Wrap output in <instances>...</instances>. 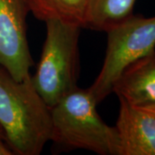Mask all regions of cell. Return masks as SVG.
Masks as SVG:
<instances>
[{
    "instance_id": "cell-1",
    "label": "cell",
    "mask_w": 155,
    "mask_h": 155,
    "mask_svg": "<svg viewBox=\"0 0 155 155\" xmlns=\"http://www.w3.org/2000/svg\"><path fill=\"white\" fill-rule=\"evenodd\" d=\"M0 126L14 154L38 155L52 139L51 107L31 76L18 81L0 66Z\"/></svg>"
},
{
    "instance_id": "cell-2",
    "label": "cell",
    "mask_w": 155,
    "mask_h": 155,
    "mask_svg": "<svg viewBox=\"0 0 155 155\" xmlns=\"http://www.w3.org/2000/svg\"><path fill=\"white\" fill-rule=\"evenodd\" d=\"M90 89L78 86L51 107L52 139L70 149H84L99 155H121L116 126L100 117Z\"/></svg>"
},
{
    "instance_id": "cell-3",
    "label": "cell",
    "mask_w": 155,
    "mask_h": 155,
    "mask_svg": "<svg viewBox=\"0 0 155 155\" xmlns=\"http://www.w3.org/2000/svg\"><path fill=\"white\" fill-rule=\"evenodd\" d=\"M47 35L34 76L35 88L49 107L78 87L81 27L59 20L45 22Z\"/></svg>"
},
{
    "instance_id": "cell-4",
    "label": "cell",
    "mask_w": 155,
    "mask_h": 155,
    "mask_svg": "<svg viewBox=\"0 0 155 155\" xmlns=\"http://www.w3.org/2000/svg\"><path fill=\"white\" fill-rule=\"evenodd\" d=\"M102 69L90 87L97 104L113 92L127 67L155 51V17L134 15L110 28Z\"/></svg>"
},
{
    "instance_id": "cell-5",
    "label": "cell",
    "mask_w": 155,
    "mask_h": 155,
    "mask_svg": "<svg viewBox=\"0 0 155 155\" xmlns=\"http://www.w3.org/2000/svg\"><path fill=\"white\" fill-rule=\"evenodd\" d=\"M26 0H0V66L18 81L27 78L34 62L30 54Z\"/></svg>"
},
{
    "instance_id": "cell-6",
    "label": "cell",
    "mask_w": 155,
    "mask_h": 155,
    "mask_svg": "<svg viewBox=\"0 0 155 155\" xmlns=\"http://www.w3.org/2000/svg\"><path fill=\"white\" fill-rule=\"evenodd\" d=\"M119 115L116 127L121 155H155V115L118 97Z\"/></svg>"
},
{
    "instance_id": "cell-7",
    "label": "cell",
    "mask_w": 155,
    "mask_h": 155,
    "mask_svg": "<svg viewBox=\"0 0 155 155\" xmlns=\"http://www.w3.org/2000/svg\"><path fill=\"white\" fill-rule=\"evenodd\" d=\"M113 92L132 105L155 104V51L127 67L116 81Z\"/></svg>"
},
{
    "instance_id": "cell-8",
    "label": "cell",
    "mask_w": 155,
    "mask_h": 155,
    "mask_svg": "<svg viewBox=\"0 0 155 155\" xmlns=\"http://www.w3.org/2000/svg\"><path fill=\"white\" fill-rule=\"evenodd\" d=\"M136 0H88L83 28L106 32L134 14Z\"/></svg>"
},
{
    "instance_id": "cell-9",
    "label": "cell",
    "mask_w": 155,
    "mask_h": 155,
    "mask_svg": "<svg viewBox=\"0 0 155 155\" xmlns=\"http://www.w3.org/2000/svg\"><path fill=\"white\" fill-rule=\"evenodd\" d=\"M29 12L40 21L59 20L83 28L88 0H26Z\"/></svg>"
},
{
    "instance_id": "cell-10",
    "label": "cell",
    "mask_w": 155,
    "mask_h": 155,
    "mask_svg": "<svg viewBox=\"0 0 155 155\" xmlns=\"http://www.w3.org/2000/svg\"><path fill=\"white\" fill-rule=\"evenodd\" d=\"M14 154L12 150L7 145L5 140L0 139V155H11Z\"/></svg>"
},
{
    "instance_id": "cell-11",
    "label": "cell",
    "mask_w": 155,
    "mask_h": 155,
    "mask_svg": "<svg viewBox=\"0 0 155 155\" xmlns=\"http://www.w3.org/2000/svg\"><path fill=\"white\" fill-rule=\"evenodd\" d=\"M141 108H143L145 110H148L151 113H153V115H155V104H150V105H147V106H142Z\"/></svg>"
},
{
    "instance_id": "cell-12",
    "label": "cell",
    "mask_w": 155,
    "mask_h": 155,
    "mask_svg": "<svg viewBox=\"0 0 155 155\" xmlns=\"http://www.w3.org/2000/svg\"><path fill=\"white\" fill-rule=\"evenodd\" d=\"M0 139L5 141V132H4L3 128L1 127V126H0Z\"/></svg>"
}]
</instances>
